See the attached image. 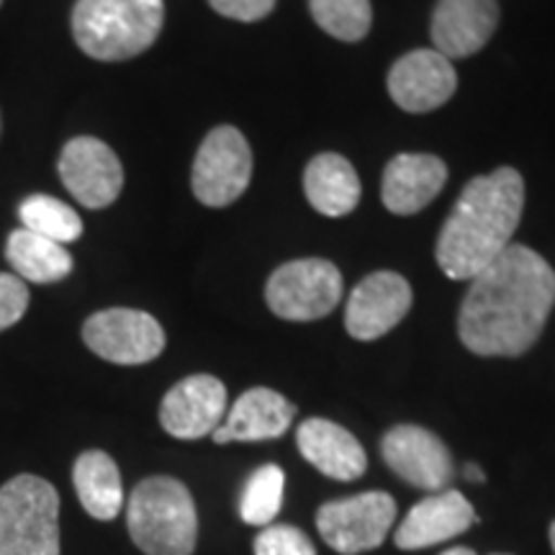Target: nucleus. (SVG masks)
I'll use <instances>...</instances> for the list:
<instances>
[{"mask_svg": "<svg viewBox=\"0 0 555 555\" xmlns=\"http://www.w3.org/2000/svg\"><path fill=\"white\" fill-rule=\"evenodd\" d=\"M525 208V180L515 168L478 176L437 237V266L450 281H470L512 245Z\"/></svg>", "mask_w": 555, "mask_h": 555, "instance_id": "2", "label": "nucleus"}, {"mask_svg": "<svg viewBox=\"0 0 555 555\" xmlns=\"http://www.w3.org/2000/svg\"><path fill=\"white\" fill-rule=\"evenodd\" d=\"M62 185L86 208H106L124 189V168L116 152L95 137H75L57 163Z\"/></svg>", "mask_w": 555, "mask_h": 555, "instance_id": "11", "label": "nucleus"}, {"mask_svg": "<svg viewBox=\"0 0 555 555\" xmlns=\"http://www.w3.org/2000/svg\"><path fill=\"white\" fill-rule=\"evenodd\" d=\"M463 476H466V481H474V483H483V481H486L483 470L478 468L476 463H468V466L463 468Z\"/></svg>", "mask_w": 555, "mask_h": 555, "instance_id": "29", "label": "nucleus"}, {"mask_svg": "<svg viewBox=\"0 0 555 555\" xmlns=\"http://www.w3.org/2000/svg\"><path fill=\"white\" fill-rule=\"evenodd\" d=\"M412 309V286L404 275L378 270L358 283L345 309L350 337L371 343L391 332Z\"/></svg>", "mask_w": 555, "mask_h": 555, "instance_id": "12", "label": "nucleus"}, {"mask_svg": "<svg viewBox=\"0 0 555 555\" xmlns=\"http://www.w3.org/2000/svg\"><path fill=\"white\" fill-rule=\"evenodd\" d=\"M309 9L317 24L339 41H360L371 31V0H309Z\"/></svg>", "mask_w": 555, "mask_h": 555, "instance_id": "25", "label": "nucleus"}, {"mask_svg": "<svg viewBox=\"0 0 555 555\" xmlns=\"http://www.w3.org/2000/svg\"><path fill=\"white\" fill-rule=\"evenodd\" d=\"M296 406L283 397V393L273 391V388L258 386L249 388L242 397L234 401L229 409L227 420L214 429V442L217 446H227V442H262L275 440L288 433L294 425Z\"/></svg>", "mask_w": 555, "mask_h": 555, "instance_id": "17", "label": "nucleus"}, {"mask_svg": "<svg viewBox=\"0 0 555 555\" xmlns=\"http://www.w3.org/2000/svg\"><path fill=\"white\" fill-rule=\"evenodd\" d=\"M499 18L496 0H437L433 13V44L442 57L466 60L481 52L494 37Z\"/></svg>", "mask_w": 555, "mask_h": 555, "instance_id": "16", "label": "nucleus"}, {"mask_svg": "<svg viewBox=\"0 0 555 555\" xmlns=\"http://www.w3.org/2000/svg\"><path fill=\"white\" fill-rule=\"evenodd\" d=\"M547 535H551V547H553V553H555V519L551 522V532H547Z\"/></svg>", "mask_w": 555, "mask_h": 555, "instance_id": "31", "label": "nucleus"}, {"mask_svg": "<svg viewBox=\"0 0 555 555\" xmlns=\"http://www.w3.org/2000/svg\"><path fill=\"white\" fill-rule=\"evenodd\" d=\"M386 466L401 481L422 491H446L455 478V463L446 442L420 425H397L380 440Z\"/></svg>", "mask_w": 555, "mask_h": 555, "instance_id": "10", "label": "nucleus"}, {"mask_svg": "<svg viewBox=\"0 0 555 555\" xmlns=\"http://www.w3.org/2000/svg\"><path fill=\"white\" fill-rule=\"evenodd\" d=\"M476 525V509L461 491L446 489L416 502L393 532L399 551H425L448 543Z\"/></svg>", "mask_w": 555, "mask_h": 555, "instance_id": "15", "label": "nucleus"}, {"mask_svg": "<svg viewBox=\"0 0 555 555\" xmlns=\"http://www.w3.org/2000/svg\"><path fill=\"white\" fill-rule=\"evenodd\" d=\"M5 260L21 281L57 283L73 273V255L65 245L39 237L29 229H13L5 240Z\"/></svg>", "mask_w": 555, "mask_h": 555, "instance_id": "22", "label": "nucleus"}, {"mask_svg": "<svg viewBox=\"0 0 555 555\" xmlns=\"http://www.w3.org/2000/svg\"><path fill=\"white\" fill-rule=\"evenodd\" d=\"M255 555H317V547L294 525H268L255 538Z\"/></svg>", "mask_w": 555, "mask_h": 555, "instance_id": "26", "label": "nucleus"}, {"mask_svg": "<svg viewBox=\"0 0 555 555\" xmlns=\"http://www.w3.org/2000/svg\"><path fill=\"white\" fill-rule=\"evenodd\" d=\"M29 286L13 273H0V332L11 330L29 309Z\"/></svg>", "mask_w": 555, "mask_h": 555, "instance_id": "27", "label": "nucleus"}, {"mask_svg": "<svg viewBox=\"0 0 555 555\" xmlns=\"http://www.w3.org/2000/svg\"><path fill=\"white\" fill-rule=\"evenodd\" d=\"M397 499L386 491H363L335 499L317 509V530L335 553L358 555L376 551L397 522Z\"/></svg>", "mask_w": 555, "mask_h": 555, "instance_id": "7", "label": "nucleus"}, {"mask_svg": "<svg viewBox=\"0 0 555 555\" xmlns=\"http://www.w3.org/2000/svg\"><path fill=\"white\" fill-rule=\"evenodd\" d=\"M555 307V270L543 255L509 245L470 278L457 314V335L474 356H525L543 335Z\"/></svg>", "mask_w": 555, "mask_h": 555, "instance_id": "1", "label": "nucleus"}, {"mask_svg": "<svg viewBox=\"0 0 555 555\" xmlns=\"http://www.w3.org/2000/svg\"><path fill=\"white\" fill-rule=\"evenodd\" d=\"M127 527L144 555H193L198 515L189 486L172 476H150L134 486Z\"/></svg>", "mask_w": 555, "mask_h": 555, "instance_id": "4", "label": "nucleus"}, {"mask_svg": "<svg viewBox=\"0 0 555 555\" xmlns=\"http://www.w3.org/2000/svg\"><path fill=\"white\" fill-rule=\"evenodd\" d=\"M0 129H3V119H0Z\"/></svg>", "mask_w": 555, "mask_h": 555, "instance_id": "33", "label": "nucleus"}, {"mask_svg": "<svg viewBox=\"0 0 555 555\" xmlns=\"http://www.w3.org/2000/svg\"><path fill=\"white\" fill-rule=\"evenodd\" d=\"M304 191L309 204L324 217H347L360 204V178L343 155L324 152L307 165Z\"/></svg>", "mask_w": 555, "mask_h": 555, "instance_id": "20", "label": "nucleus"}, {"mask_svg": "<svg viewBox=\"0 0 555 555\" xmlns=\"http://www.w3.org/2000/svg\"><path fill=\"white\" fill-rule=\"evenodd\" d=\"M283 491H286V474L275 463L260 466L247 478L240 499V517L247 525L268 527L273 525L283 506Z\"/></svg>", "mask_w": 555, "mask_h": 555, "instance_id": "24", "label": "nucleus"}, {"mask_svg": "<svg viewBox=\"0 0 555 555\" xmlns=\"http://www.w3.org/2000/svg\"><path fill=\"white\" fill-rule=\"evenodd\" d=\"M21 227L39 237L57 242V245H69L82 237V219L73 206L65 201L47 196V193H34L18 206Z\"/></svg>", "mask_w": 555, "mask_h": 555, "instance_id": "23", "label": "nucleus"}, {"mask_svg": "<svg viewBox=\"0 0 555 555\" xmlns=\"http://www.w3.org/2000/svg\"><path fill=\"white\" fill-rule=\"evenodd\" d=\"M0 555H60V494L47 478L0 486Z\"/></svg>", "mask_w": 555, "mask_h": 555, "instance_id": "5", "label": "nucleus"}, {"mask_svg": "<svg viewBox=\"0 0 555 555\" xmlns=\"http://www.w3.org/2000/svg\"><path fill=\"white\" fill-rule=\"evenodd\" d=\"M73 483L82 509L93 519L119 517L124 509V483L116 461L103 450H86L73 468Z\"/></svg>", "mask_w": 555, "mask_h": 555, "instance_id": "21", "label": "nucleus"}, {"mask_svg": "<svg viewBox=\"0 0 555 555\" xmlns=\"http://www.w3.org/2000/svg\"><path fill=\"white\" fill-rule=\"evenodd\" d=\"M440 555H478V553H474V551H470V547H466V545H457V547H450V551L440 553Z\"/></svg>", "mask_w": 555, "mask_h": 555, "instance_id": "30", "label": "nucleus"}, {"mask_svg": "<svg viewBox=\"0 0 555 555\" xmlns=\"http://www.w3.org/2000/svg\"><path fill=\"white\" fill-rule=\"evenodd\" d=\"M82 343L114 365H144L163 356L165 330L147 311L114 307L86 319Z\"/></svg>", "mask_w": 555, "mask_h": 555, "instance_id": "9", "label": "nucleus"}, {"mask_svg": "<svg viewBox=\"0 0 555 555\" xmlns=\"http://www.w3.org/2000/svg\"><path fill=\"white\" fill-rule=\"evenodd\" d=\"M343 298V273L322 258L291 260L268 278L266 301L286 322H314L327 317Z\"/></svg>", "mask_w": 555, "mask_h": 555, "instance_id": "6", "label": "nucleus"}, {"mask_svg": "<svg viewBox=\"0 0 555 555\" xmlns=\"http://www.w3.org/2000/svg\"><path fill=\"white\" fill-rule=\"evenodd\" d=\"M224 416L227 386L208 373L178 380L159 404V425L178 440H201L214 435Z\"/></svg>", "mask_w": 555, "mask_h": 555, "instance_id": "13", "label": "nucleus"}, {"mask_svg": "<svg viewBox=\"0 0 555 555\" xmlns=\"http://www.w3.org/2000/svg\"><path fill=\"white\" fill-rule=\"evenodd\" d=\"M253 180V150L234 127L211 129L193 159L191 185L204 206L234 204Z\"/></svg>", "mask_w": 555, "mask_h": 555, "instance_id": "8", "label": "nucleus"}, {"mask_svg": "<svg viewBox=\"0 0 555 555\" xmlns=\"http://www.w3.org/2000/svg\"><path fill=\"white\" fill-rule=\"evenodd\" d=\"M457 88L453 62L435 50H414L388 73V93L409 114H429L446 106Z\"/></svg>", "mask_w": 555, "mask_h": 555, "instance_id": "14", "label": "nucleus"}, {"mask_svg": "<svg viewBox=\"0 0 555 555\" xmlns=\"http://www.w3.org/2000/svg\"><path fill=\"white\" fill-rule=\"evenodd\" d=\"M448 165L435 155L406 152L397 155L384 170L380 198L386 208L399 217H412L422 208L433 204V198L446 189Z\"/></svg>", "mask_w": 555, "mask_h": 555, "instance_id": "18", "label": "nucleus"}, {"mask_svg": "<svg viewBox=\"0 0 555 555\" xmlns=\"http://www.w3.org/2000/svg\"><path fill=\"white\" fill-rule=\"evenodd\" d=\"M296 446L319 474L335 478V481H356L367 468V455L358 437L322 416L298 425Z\"/></svg>", "mask_w": 555, "mask_h": 555, "instance_id": "19", "label": "nucleus"}, {"mask_svg": "<svg viewBox=\"0 0 555 555\" xmlns=\"http://www.w3.org/2000/svg\"><path fill=\"white\" fill-rule=\"evenodd\" d=\"M0 5H3V0H0Z\"/></svg>", "mask_w": 555, "mask_h": 555, "instance_id": "34", "label": "nucleus"}, {"mask_svg": "<svg viewBox=\"0 0 555 555\" xmlns=\"http://www.w3.org/2000/svg\"><path fill=\"white\" fill-rule=\"evenodd\" d=\"M491 555H509V553H491Z\"/></svg>", "mask_w": 555, "mask_h": 555, "instance_id": "32", "label": "nucleus"}, {"mask_svg": "<svg viewBox=\"0 0 555 555\" xmlns=\"http://www.w3.org/2000/svg\"><path fill=\"white\" fill-rule=\"evenodd\" d=\"M165 24L163 0H78L73 37L99 62L134 60L155 44Z\"/></svg>", "mask_w": 555, "mask_h": 555, "instance_id": "3", "label": "nucleus"}, {"mask_svg": "<svg viewBox=\"0 0 555 555\" xmlns=\"http://www.w3.org/2000/svg\"><path fill=\"white\" fill-rule=\"evenodd\" d=\"M208 3L219 16L245 21V24L266 18L275 9V0H208Z\"/></svg>", "mask_w": 555, "mask_h": 555, "instance_id": "28", "label": "nucleus"}]
</instances>
